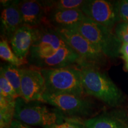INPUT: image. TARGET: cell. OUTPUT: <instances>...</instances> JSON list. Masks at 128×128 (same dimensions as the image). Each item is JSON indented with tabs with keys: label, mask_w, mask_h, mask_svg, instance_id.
Returning <instances> with one entry per match:
<instances>
[{
	"label": "cell",
	"mask_w": 128,
	"mask_h": 128,
	"mask_svg": "<svg viewBox=\"0 0 128 128\" xmlns=\"http://www.w3.org/2000/svg\"><path fill=\"white\" fill-rule=\"evenodd\" d=\"M115 34L122 44H128V23L121 22L117 24Z\"/></svg>",
	"instance_id": "obj_22"
},
{
	"label": "cell",
	"mask_w": 128,
	"mask_h": 128,
	"mask_svg": "<svg viewBox=\"0 0 128 128\" xmlns=\"http://www.w3.org/2000/svg\"><path fill=\"white\" fill-rule=\"evenodd\" d=\"M86 17V16L80 9L49 8L44 25L58 28H72L80 24Z\"/></svg>",
	"instance_id": "obj_12"
},
{
	"label": "cell",
	"mask_w": 128,
	"mask_h": 128,
	"mask_svg": "<svg viewBox=\"0 0 128 128\" xmlns=\"http://www.w3.org/2000/svg\"><path fill=\"white\" fill-rule=\"evenodd\" d=\"M18 1H2L1 16V33L3 39L10 41L15 32L22 25Z\"/></svg>",
	"instance_id": "obj_13"
},
{
	"label": "cell",
	"mask_w": 128,
	"mask_h": 128,
	"mask_svg": "<svg viewBox=\"0 0 128 128\" xmlns=\"http://www.w3.org/2000/svg\"><path fill=\"white\" fill-rule=\"evenodd\" d=\"M86 128H123L119 121L111 116L101 115L84 121Z\"/></svg>",
	"instance_id": "obj_16"
},
{
	"label": "cell",
	"mask_w": 128,
	"mask_h": 128,
	"mask_svg": "<svg viewBox=\"0 0 128 128\" xmlns=\"http://www.w3.org/2000/svg\"><path fill=\"white\" fill-rule=\"evenodd\" d=\"M0 56L10 64L18 67L28 62L26 60L19 58L11 49L8 42L4 39L1 40L0 42Z\"/></svg>",
	"instance_id": "obj_18"
},
{
	"label": "cell",
	"mask_w": 128,
	"mask_h": 128,
	"mask_svg": "<svg viewBox=\"0 0 128 128\" xmlns=\"http://www.w3.org/2000/svg\"><path fill=\"white\" fill-rule=\"evenodd\" d=\"M41 101L25 100L17 97L16 100L14 119L29 126H41L46 128L60 124L67 117L56 108H50Z\"/></svg>",
	"instance_id": "obj_2"
},
{
	"label": "cell",
	"mask_w": 128,
	"mask_h": 128,
	"mask_svg": "<svg viewBox=\"0 0 128 128\" xmlns=\"http://www.w3.org/2000/svg\"><path fill=\"white\" fill-rule=\"evenodd\" d=\"M40 71L45 80L46 92L80 97H83L85 94L80 66L73 65L60 68L42 69Z\"/></svg>",
	"instance_id": "obj_3"
},
{
	"label": "cell",
	"mask_w": 128,
	"mask_h": 128,
	"mask_svg": "<svg viewBox=\"0 0 128 128\" xmlns=\"http://www.w3.org/2000/svg\"><path fill=\"white\" fill-rule=\"evenodd\" d=\"M46 128H86L84 122L80 121L79 119L66 118L65 120L60 124H54Z\"/></svg>",
	"instance_id": "obj_21"
},
{
	"label": "cell",
	"mask_w": 128,
	"mask_h": 128,
	"mask_svg": "<svg viewBox=\"0 0 128 128\" xmlns=\"http://www.w3.org/2000/svg\"><path fill=\"white\" fill-rule=\"evenodd\" d=\"M118 4L121 22L128 23V0L118 1Z\"/></svg>",
	"instance_id": "obj_23"
},
{
	"label": "cell",
	"mask_w": 128,
	"mask_h": 128,
	"mask_svg": "<svg viewBox=\"0 0 128 128\" xmlns=\"http://www.w3.org/2000/svg\"><path fill=\"white\" fill-rule=\"evenodd\" d=\"M86 1L83 0H58L48 1L50 8L58 9H80L84 4Z\"/></svg>",
	"instance_id": "obj_19"
},
{
	"label": "cell",
	"mask_w": 128,
	"mask_h": 128,
	"mask_svg": "<svg viewBox=\"0 0 128 128\" xmlns=\"http://www.w3.org/2000/svg\"><path fill=\"white\" fill-rule=\"evenodd\" d=\"M16 100H8L2 96H0L1 128L7 127L13 120L12 119H14Z\"/></svg>",
	"instance_id": "obj_17"
},
{
	"label": "cell",
	"mask_w": 128,
	"mask_h": 128,
	"mask_svg": "<svg viewBox=\"0 0 128 128\" xmlns=\"http://www.w3.org/2000/svg\"><path fill=\"white\" fill-rule=\"evenodd\" d=\"M0 96L11 100H16L18 97L12 84L2 74H0Z\"/></svg>",
	"instance_id": "obj_20"
},
{
	"label": "cell",
	"mask_w": 128,
	"mask_h": 128,
	"mask_svg": "<svg viewBox=\"0 0 128 128\" xmlns=\"http://www.w3.org/2000/svg\"><path fill=\"white\" fill-rule=\"evenodd\" d=\"M85 94L93 96L110 106H117L124 100L122 92L97 66H80Z\"/></svg>",
	"instance_id": "obj_1"
},
{
	"label": "cell",
	"mask_w": 128,
	"mask_h": 128,
	"mask_svg": "<svg viewBox=\"0 0 128 128\" xmlns=\"http://www.w3.org/2000/svg\"><path fill=\"white\" fill-rule=\"evenodd\" d=\"M4 128H33L30 127L29 125L26 124L24 123L20 122L17 120L13 119V120L12 122L7 127Z\"/></svg>",
	"instance_id": "obj_24"
},
{
	"label": "cell",
	"mask_w": 128,
	"mask_h": 128,
	"mask_svg": "<svg viewBox=\"0 0 128 128\" xmlns=\"http://www.w3.org/2000/svg\"><path fill=\"white\" fill-rule=\"evenodd\" d=\"M41 102L59 110L67 118L80 119L92 115L94 110L92 101L72 94H54L45 92Z\"/></svg>",
	"instance_id": "obj_5"
},
{
	"label": "cell",
	"mask_w": 128,
	"mask_h": 128,
	"mask_svg": "<svg viewBox=\"0 0 128 128\" xmlns=\"http://www.w3.org/2000/svg\"><path fill=\"white\" fill-rule=\"evenodd\" d=\"M85 38L98 48L107 58H116L120 54L122 43L112 30L87 17L76 28Z\"/></svg>",
	"instance_id": "obj_4"
},
{
	"label": "cell",
	"mask_w": 128,
	"mask_h": 128,
	"mask_svg": "<svg viewBox=\"0 0 128 128\" xmlns=\"http://www.w3.org/2000/svg\"><path fill=\"white\" fill-rule=\"evenodd\" d=\"M28 63L32 66L42 69L64 68L82 64L80 56L68 45L58 49L50 55L42 56H28Z\"/></svg>",
	"instance_id": "obj_8"
},
{
	"label": "cell",
	"mask_w": 128,
	"mask_h": 128,
	"mask_svg": "<svg viewBox=\"0 0 128 128\" xmlns=\"http://www.w3.org/2000/svg\"><path fill=\"white\" fill-rule=\"evenodd\" d=\"M126 67L127 70L128 71V61H126Z\"/></svg>",
	"instance_id": "obj_26"
},
{
	"label": "cell",
	"mask_w": 128,
	"mask_h": 128,
	"mask_svg": "<svg viewBox=\"0 0 128 128\" xmlns=\"http://www.w3.org/2000/svg\"><path fill=\"white\" fill-rule=\"evenodd\" d=\"M62 39L81 58V66L92 65L98 67L106 62L107 57L98 48L74 28H56Z\"/></svg>",
	"instance_id": "obj_6"
},
{
	"label": "cell",
	"mask_w": 128,
	"mask_h": 128,
	"mask_svg": "<svg viewBox=\"0 0 128 128\" xmlns=\"http://www.w3.org/2000/svg\"><path fill=\"white\" fill-rule=\"evenodd\" d=\"M81 10L88 18L110 30L120 22L118 1L86 0Z\"/></svg>",
	"instance_id": "obj_7"
},
{
	"label": "cell",
	"mask_w": 128,
	"mask_h": 128,
	"mask_svg": "<svg viewBox=\"0 0 128 128\" xmlns=\"http://www.w3.org/2000/svg\"><path fill=\"white\" fill-rule=\"evenodd\" d=\"M18 8L23 25L34 28L44 25L49 9L48 1H19Z\"/></svg>",
	"instance_id": "obj_11"
},
{
	"label": "cell",
	"mask_w": 128,
	"mask_h": 128,
	"mask_svg": "<svg viewBox=\"0 0 128 128\" xmlns=\"http://www.w3.org/2000/svg\"><path fill=\"white\" fill-rule=\"evenodd\" d=\"M68 46L59 34L56 28L50 26L38 28V35L28 56H46Z\"/></svg>",
	"instance_id": "obj_9"
},
{
	"label": "cell",
	"mask_w": 128,
	"mask_h": 128,
	"mask_svg": "<svg viewBox=\"0 0 128 128\" xmlns=\"http://www.w3.org/2000/svg\"><path fill=\"white\" fill-rule=\"evenodd\" d=\"M45 92V80L40 70L34 66L22 68L21 97L28 102L41 101Z\"/></svg>",
	"instance_id": "obj_10"
},
{
	"label": "cell",
	"mask_w": 128,
	"mask_h": 128,
	"mask_svg": "<svg viewBox=\"0 0 128 128\" xmlns=\"http://www.w3.org/2000/svg\"><path fill=\"white\" fill-rule=\"evenodd\" d=\"M0 71V74H2L12 84L18 97H21L22 68L9 64L1 66Z\"/></svg>",
	"instance_id": "obj_15"
},
{
	"label": "cell",
	"mask_w": 128,
	"mask_h": 128,
	"mask_svg": "<svg viewBox=\"0 0 128 128\" xmlns=\"http://www.w3.org/2000/svg\"></svg>",
	"instance_id": "obj_27"
},
{
	"label": "cell",
	"mask_w": 128,
	"mask_h": 128,
	"mask_svg": "<svg viewBox=\"0 0 128 128\" xmlns=\"http://www.w3.org/2000/svg\"><path fill=\"white\" fill-rule=\"evenodd\" d=\"M38 28L22 25L15 32L10 43L14 54L22 60H26L29 54L38 35Z\"/></svg>",
	"instance_id": "obj_14"
},
{
	"label": "cell",
	"mask_w": 128,
	"mask_h": 128,
	"mask_svg": "<svg viewBox=\"0 0 128 128\" xmlns=\"http://www.w3.org/2000/svg\"><path fill=\"white\" fill-rule=\"evenodd\" d=\"M120 54L125 61H128V44H122L120 49Z\"/></svg>",
	"instance_id": "obj_25"
}]
</instances>
